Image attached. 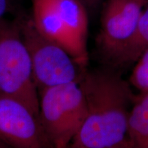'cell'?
Here are the masks:
<instances>
[{"label": "cell", "instance_id": "6da1fadb", "mask_svg": "<svg viewBox=\"0 0 148 148\" xmlns=\"http://www.w3.org/2000/svg\"><path fill=\"white\" fill-rule=\"evenodd\" d=\"M78 83L87 114L69 147H132L127 135V121L129 106L136 97L129 84L110 70L84 71Z\"/></svg>", "mask_w": 148, "mask_h": 148}, {"label": "cell", "instance_id": "7a4b0ae2", "mask_svg": "<svg viewBox=\"0 0 148 148\" xmlns=\"http://www.w3.org/2000/svg\"><path fill=\"white\" fill-rule=\"evenodd\" d=\"M86 114V100L78 82L46 88L39 92V120L52 147L70 145Z\"/></svg>", "mask_w": 148, "mask_h": 148}, {"label": "cell", "instance_id": "3957f363", "mask_svg": "<svg viewBox=\"0 0 148 148\" xmlns=\"http://www.w3.org/2000/svg\"><path fill=\"white\" fill-rule=\"evenodd\" d=\"M0 92L27 105L39 116V95L17 20H0Z\"/></svg>", "mask_w": 148, "mask_h": 148}, {"label": "cell", "instance_id": "277c9868", "mask_svg": "<svg viewBox=\"0 0 148 148\" xmlns=\"http://www.w3.org/2000/svg\"><path fill=\"white\" fill-rule=\"evenodd\" d=\"M28 51L38 92L46 88L78 82L85 69L58 44L42 36L27 16L16 18Z\"/></svg>", "mask_w": 148, "mask_h": 148}, {"label": "cell", "instance_id": "5b68a950", "mask_svg": "<svg viewBox=\"0 0 148 148\" xmlns=\"http://www.w3.org/2000/svg\"><path fill=\"white\" fill-rule=\"evenodd\" d=\"M148 0H107L96 39L98 52L103 60L114 65L137 27Z\"/></svg>", "mask_w": 148, "mask_h": 148}, {"label": "cell", "instance_id": "8992f818", "mask_svg": "<svg viewBox=\"0 0 148 148\" xmlns=\"http://www.w3.org/2000/svg\"><path fill=\"white\" fill-rule=\"evenodd\" d=\"M0 141L16 148L52 147L39 116L21 101L1 92Z\"/></svg>", "mask_w": 148, "mask_h": 148}, {"label": "cell", "instance_id": "52a82bcc", "mask_svg": "<svg viewBox=\"0 0 148 148\" xmlns=\"http://www.w3.org/2000/svg\"><path fill=\"white\" fill-rule=\"evenodd\" d=\"M62 23L71 40L72 56L85 69L88 64V15L86 8L79 0H54Z\"/></svg>", "mask_w": 148, "mask_h": 148}, {"label": "cell", "instance_id": "ba28073f", "mask_svg": "<svg viewBox=\"0 0 148 148\" xmlns=\"http://www.w3.org/2000/svg\"><path fill=\"white\" fill-rule=\"evenodd\" d=\"M34 27L42 36L64 48L72 56V45L54 0H32ZM73 57V56H72Z\"/></svg>", "mask_w": 148, "mask_h": 148}, {"label": "cell", "instance_id": "9c48e42d", "mask_svg": "<svg viewBox=\"0 0 148 148\" xmlns=\"http://www.w3.org/2000/svg\"><path fill=\"white\" fill-rule=\"evenodd\" d=\"M127 135L132 147L148 148V90L135 97L128 116Z\"/></svg>", "mask_w": 148, "mask_h": 148}, {"label": "cell", "instance_id": "30bf717a", "mask_svg": "<svg viewBox=\"0 0 148 148\" xmlns=\"http://www.w3.org/2000/svg\"><path fill=\"white\" fill-rule=\"evenodd\" d=\"M148 49V5L144 9L133 36L121 51L114 66H125L136 62Z\"/></svg>", "mask_w": 148, "mask_h": 148}, {"label": "cell", "instance_id": "8fae6325", "mask_svg": "<svg viewBox=\"0 0 148 148\" xmlns=\"http://www.w3.org/2000/svg\"><path fill=\"white\" fill-rule=\"evenodd\" d=\"M136 62L130 81L140 92H146L148 90V49L142 53Z\"/></svg>", "mask_w": 148, "mask_h": 148}, {"label": "cell", "instance_id": "7c38bea8", "mask_svg": "<svg viewBox=\"0 0 148 148\" xmlns=\"http://www.w3.org/2000/svg\"><path fill=\"white\" fill-rule=\"evenodd\" d=\"M16 0H0V20L14 8Z\"/></svg>", "mask_w": 148, "mask_h": 148}, {"label": "cell", "instance_id": "4fadbf2b", "mask_svg": "<svg viewBox=\"0 0 148 148\" xmlns=\"http://www.w3.org/2000/svg\"><path fill=\"white\" fill-rule=\"evenodd\" d=\"M86 8H93L101 2V0H79Z\"/></svg>", "mask_w": 148, "mask_h": 148}]
</instances>
